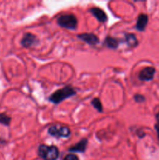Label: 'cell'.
Instances as JSON below:
<instances>
[{
	"mask_svg": "<svg viewBox=\"0 0 159 160\" xmlns=\"http://www.w3.org/2000/svg\"><path fill=\"white\" fill-rule=\"evenodd\" d=\"M155 68L153 67H147L139 73V79L142 81H149L153 80L155 73Z\"/></svg>",
	"mask_w": 159,
	"mask_h": 160,
	"instance_id": "5b68a950",
	"label": "cell"
},
{
	"mask_svg": "<svg viewBox=\"0 0 159 160\" xmlns=\"http://www.w3.org/2000/svg\"><path fill=\"white\" fill-rule=\"evenodd\" d=\"M104 45L107 46L108 48H112V49H115L118 47L119 45V40L117 38H115L113 37H110V36H107L104 42Z\"/></svg>",
	"mask_w": 159,
	"mask_h": 160,
	"instance_id": "8fae6325",
	"label": "cell"
},
{
	"mask_svg": "<svg viewBox=\"0 0 159 160\" xmlns=\"http://www.w3.org/2000/svg\"><path fill=\"white\" fill-rule=\"evenodd\" d=\"M87 145V140L86 138L82 139L79 142L73 146L70 147L69 148V151L73 152H84L86 151Z\"/></svg>",
	"mask_w": 159,
	"mask_h": 160,
	"instance_id": "30bf717a",
	"label": "cell"
},
{
	"mask_svg": "<svg viewBox=\"0 0 159 160\" xmlns=\"http://www.w3.org/2000/svg\"><path fill=\"white\" fill-rule=\"evenodd\" d=\"M90 12H91L92 15L94 17H96L97 20L101 23H104L108 20V17L106 15L105 12L102 10L101 9L98 7H92L90 9Z\"/></svg>",
	"mask_w": 159,
	"mask_h": 160,
	"instance_id": "ba28073f",
	"label": "cell"
},
{
	"mask_svg": "<svg viewBox=\"0 0 159 160\" xmlns=\"http://www.w3.org/2000/svg\"><path fill=\"white\" fill-rule=\"evenodd\" d=\"M154 128H155V131L156 132H157V138H158L159 140V119H157V123L154 125Z\"/></svg>",
	"mask_w": 159,
	"mask_h": 160,
	"instance_id": "e0dca14e",
	"label": "cell"
},
{
	"mask_svg": "<svg viewBox=\"0 0 159 160\" xmlns=\"http://www.w3.org/2000/svg\"><path fill=\"white\" fill-rule=\"evenodd\" d=\"M63 160H79V158L74 154H69L64 157Z\"/></svg>",
	"mask_w": 159,
	"mask_h": 160,
	"instance_id": "2e32d148",
	"label": "cell"
},
{
	"mask_svg": "<svg viewBox=\"0 0 159 160\" xmlns=\"http://www.w3.org/2000/svg\"><path fill=\"white\" fill-rule=\"evenodd\" d=\"M76 93V92L74 88L70 86H66V87H64L63 88L59 89L54 93L51 94L48 98V100L54 104H59L66 98L75 95Z\"/></svg>",
	"mask_w": 159,
	"mask_h": 160,
	"instance_id": "6da1fadb",
	"label": "cell"
},
{
	"mask_svg": "<svg viewBox=\"0 0 159 160\" xmlns=\"http://www.w3.org/2000/svg\"><path fill=\"white\" fill-rule=\"evenodd\" d=\"M48 134L55 138H68L71 134L70 129L66 126H62L60 124L52 125L48 128Z\"/></svg>",
	"mask_w": 159,
	"mask_h": 160,
	"instance_id": "277c9868",
	"label": "cell"
},
{
	"mask_svg": "<svg viewBox=\"0 0 159 160\" xmlns=\"http://www.w3.org/2000/svg\"><path fill=\"white\" fill-rule=\"evenodd\" d=\"M77 38L90 45H96L99 43L98 38L92 33H84V34H78Z\"/></svg>",
	"mask_w": 159,
	"mask_h": 160,
	"instance_id": "8992f818",
	"label": "cell"
},
{
	"mask_svg": "<svg viewBox=\"0 0 159 160\" xmlns=\"http://www.w3.org/2000/svg\"><path fill=\"white\" fill-rule=\"evenodd\" d=\"M20 43L24 48H29V47L33 46V45H36V43H37V37L33 34H31V33H26L23 35Z\"/></svg>",
	"mask_w": 159,
	"mask_h": 160,
	"instance_id": "52a82bcc",
	"label": "cell"
},
{
	"mask_svg": "<svg viewBox=\"0 0 159 160\" xmlns=\"http://www.w3.org/2000/svg\"><path fill=\"white\" fill-rule=\"evenodd\" d=\"M38 155L43 160H57L59 152L56 146L41 145L38 147Z\"/></svg>",
	"mask_w": 159,
	"mask_h": 160,
	"instance_id": "7a4b0ae2",
	"label": "cell"
},
{
	"mask_svg": "<svg viewBox=\"0 0 159 160\" xmlns=\"http://www.w3.org/2000/svg\"><path fill=\"white\" fill-rule=\"evenodd\" d=\"M91 105L93 106V107L95 109L98 111L99 112H103V108H102V104H101V101L98 98H94L91 101Z\"/></svg>",
	"mask_w": 159,
	"mask_h": 160,
	"instance_id": "4fadbf2b",
	"label": "cell"
},
{
	"mask_svg": "<svg viewBox=\"0 0 159 160\" xmlns=\"http://www.w3.org/2000/svg\"><path fill=\"white\" fill-rule=\"evenodd\" d=\"M134 100H135V102H137L141 103L145 101V98L143 95H140V94H137V95H134Z\"/></svg>",
	"mask_w": 159,
	"mask_h": 160,
	"instance_id": "9a60e30c",
	"label": "cell"
},
{
	"mask_svg": "<svg viewBox=\"0 0 159 160\" xmlns=\"http://www.w3.org/2000/svg\"><path fill=\"white\" fill-rule=\"evenodd\" d=\"M148 23V17L147 14L141 13L139 15L136 23V29L139 31H143L146 29Z\"/></svg>",
	"mask_w": 159,
	"mask_h": 160,
	"instance_id": "9c48e42d",
	"label": "cell"
},
{
	"mask_svg": "<svg viewBox=\"0 0 159 160\" xmlns=\"http://www.w3.org/2000/svg\"><path fill=\"white\" fill-rule=\"evenodd\" d=\"M125 41L130 48H134L138 45V40L133 34H125Z\"/></svg>",
	"mask_w": 159,
	"mask_h": 160,
	"instance_id": "7c38bea8",
	"label": "cell"
},
{
	"mask_svg": "<svg viewBox=\"0 0 159 160\" xmlns=\"http://www.w3.org/2000/svg\"><path fill=\"white\" fill-rule=\"evenodd\" d=\"M57 23L60 27L69 30H75L77 27V19L73 14H65L59 17Z\"/></svg>",
	"mask_w": 159,
	"mask_h": 160,
	"instance_id": "3957f363",
	"label": "cell"
},
{
	"mask_svg": "<svg viewBox=\"0 0 159 160\" xmlns=\"http://www.w3.org/2000/svg\"><path fill=\"white\" fill-rule=\"evenodd\" d=\"M11 118L6 113H1L0 114V123L2 124L6 125V126H9L10 123Z\"/></svg>",
	"mask_w": 159,
	"mask_h": 160,
	"instance_id": "5bb4252c",
	"label": "cell"
}]
</instances>
